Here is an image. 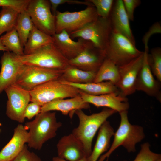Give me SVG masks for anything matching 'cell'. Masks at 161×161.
<instances>
[{
  "label": "cell",
  "mask_w": 161,
  "mask_h": 161,
  "mask_svg": "<svg viewBox=\"0 0 161 161\" xmlns=\"http://www.w3.org/2000/svg\"><path fill=\"white\" fill-rule=\"evenodd\" d=\"M62 126V123L57 121L55 112H41L34 120L27 122L24 126L29 130L28 147L40 150L46 142L56 136Z\"/></svg>",
  "instance_id": "6da1fadb"
},
{
  "label": "cell",
  "mask_w": 161,
  "mask_h": 161,
  "mask_svg": "<svg viewBox=\"0 0 161 161\" xmlns=\"http://www.w3.org/2000/svg\"><path fill=\"white\" fill-rule=\"evenodd\" d=\"M116 112L114 110L107 108L90 115L86 114L81 109L75 112L79 119V124L72 133L82 144L86 158L92 152V142L97 131L108 118Z\"/></svg>",
  "instance_id": "7a4b0ae2"
},
{
  "label": "cell",
  "mask_w": 161,
  "mask_h": 161,
  "mask_svg": "<svg viewBox=\"0 0 161 161\" xmlns=\"http://www.w3.org/2000/svg\"><path fill=\"white\" fill-rule=\"evenodd\" d=\"M120 122L119 127L114 133V139L109 150L102 155L97 161H104L108 159L113 152L119 146H123L129 153L136 151V144L141 142L145 137L143 127L131 124L128 117V111L119 113Z\"/></svg>",
  "instance_id": "3957f363"
},
{
  "label": "cell",
  "mask_w": 161,
  "mask_h": 161,
  "mask_svg": "<svg viewBox=\"0 0 161 161\" xmlns=\"http://www.w3.org/2000/svg\"><path fill=\"white\" fill-rule=\"evenodd\" d=\"M17 57L24 65L58 70H64L69 66V60L61 53L53 43L31 54L17 55Z\"/></svg>",
  "instance_id": "277c9868"
},
{
  "label": "cell",
  "mask_w": 161,
  "mask_h": 161,
  "mask_svg": "<svg viewBox=\"0 0 161 161\" xmlns=\"http://www.w3.org/2000/svg\"><path fill=\"white\" fill-rule=\"evenodd\" d=\"M127 38L112 30L104 51L106 58L118 67L124 65L143 53Z\"/></svg>",
  "instance_id": "5b68a950"
},
{
  "label": "cell",
  "mask_w": 161,
  "mask_h": 161,
  "mask_svg": "<svg viewBox=\"0 0 161 161\" xmlns=\"http://www.w3.org/2000/svg\"><path fill=\"white\" fill-rule=\"evenodd\" d=\"M58 79L46 82L29 91L30 102L41 106L55 100L71 98L79 94V89L62 83Z\"/></svg>",
  "instance_id": "8992f818"
},
{
  "label": "cell",
  "mask_w": 161,
  "mask_h": 161,
  "mask_svg": "<svg viewBox=\"0 0 161 161\" xmlns=\"http://www.w3.org/2000/svg\"><path fill=\"white\" fill-rule=\"evenodd\" d=\"M112 30L109 18L98 16L95 21L69 34L72 39L81 38L90 42L95 47L104 51Z\"/></svg>",
  "instance_id": "52a82bcc"
},
{
  "label": "cell",
  "mask_w": 161,
  "mask_h": 161,
  "mask_svg": "<svg viewBox=\"0 0 161 161\" xmlns=\"http://www.w3.org/2000/svg\"><path fill=\"white\" fill-rule=\"evenodd\" d=\"M98 17L93 4L77 12H61L57 10L55 15V33L64 30L69 34L75 32L95 21Z\"/></svg>",
  "instance_id": "ba28073f"
},
{
  "label": "cell",
  "mask_w": 161,
  "mask_h": 161,
  "mask_svg": "<svg viewBox=\"0 0 161 161\" xmlns=\"http://www.w3.org/2000/svg\"><path fill=\"white\" fill-rule=\"evenodd\" d=\"M64 71L24 65L18 76L15 84L29 91L46 82L58 79Z\"/></svg>",
  "instance_id": "9c48e42d"
},
{
  "label": "cell",
  "mask_w": 161,
  "mask_h": 161,
  "mask_svg": "<svg viewBox=\"0 0 161 161\" xmlns=\"http://www.w3.org/2000/svg\"><path fill=\"white\" fill-rule=\"evenodd\" d=\"M26 10L38 29L51 36L55 34V17L49 0H30Z\"/></svg>",
  "instance_id": "30bf717a"
},
{
  "label": "cell",
  "mask_w": 161,
  "mask_h": 161,
  "mask_svg": "<svg viewBox=\"0 0 161 161\" xmlns=\"http://www.w3.org/2000/svg\"><path fill=\"white\" fill-rule=\"evenodd\" d=\"M4 91L7 95L6 114L10 119L20 123L24 121V114L25 109L30 102L29 92L15 84Z\"/></svg>",
  "instance_id": "8fae6325"
},
{
  "label": "cell",
  "mask_w": 161,
  "mask_h": 161,
  "mask_svg": "<svg viewBox=\"0 0 161 161\" xmlns=\"http://www.w3.org/2000/svg\"><path fill=\"white\" fill-rule=\"evenodd\" d=\"M148 49H145L142 64L137 79L136 91L143 92L161 102V82L155 78L151 70L148 60Z\"/></svg>",
  "instance_id": "7c38bea8"
},
{
  "label": "cell",
  "mask_w": 161,
  "mask_h": 161,
  "mask_svg": "<svg viewBox=\"0 0 161 161\" xmlns=\"http://www.w3.org/2000/svg\"><path fill=\"white\" fill-rule=\"evenodd\" d=\"M143 58V52L129 63L118 67L120 78L116 86L123 96L126 97L136 91L137 79L142 64Z\"/></svg>",
  "instance_id": "4fadbf2b"
},
{
  "label": "cell",
  "mask_w": 161,
  "mask_h": 161,
  "mask_svg": "<svg viewBox=\"0 0 161 161\" xmlns=\"http://www.w3.org/2000/svg\"><path fill=\"white\" fill-rule=\"evenodd\" d=\"M0 94L8 87L15 84L18 76L24 66L17 55L4 52L0 60Z\"/></svg>",
  "instance_id": "5bb4252c"
},
{
  "label": "cell",
  "mask_w": 161,
  "mask_h": 161,
  "mask_svg": "<svg viewBox=\"0 0 161 161\" xmlns=\"http://www.w3.org/2000/svg\"><path fill=\"white\" fill-rule=\"evenodd\" d=\"M106 58L104 51L92 44L77 56L69 60L68 63L83 70L97 72Z\"/></svg>",
  "instance_id": "9a60e30c"
},
{
  "label": "cell",
  "mask_w": 161,
  "mask_h": 161,
  "mask_svg": "<svg viewBox=\"0 0 161 161\" xmlns=\"http://www.w3.org/2000/svg\"><path fill=\"white\" fill-rule=\"evenodd\" d=\"M79 94L86 102L98 108L104 107L119 113L127 111L129 105L128 99L120 93H111L99 95H89L79 90Z\"/></svg>",
  "instance_id": "2e32d148"
},
{
  "label": "cell",
  "mask_w": 161,
  "mask_h": 161,
  "mask_svg": "<svg viewBox=\"0 0 161 161\" xmlns=\"http://www.w3.org/2000/svg\"><path fill=\"white\" fill-rule=\"evenodd\" d=\"M53 43L61 53L68 60L72 59L92 44L90 42L78 38L75 41L69 34L64 30L52 36Z\"/></svg>",
  "instance_id": "e0dca14e"
},
{
  "label": "cell",
  "mask_w": 161,
  "mask_h": 161,
  "mask_svg": "<svg viewBox=\"0 0 161 161\" xmlns=\"http://www.w3.org/2000/svg\"><path fill=\"white\" fill-rule=\"evenodd\" d=\"M56 146L58 157L65 160L76 161L86 158L82 144L72 133L62 137Z\"/></svg>",
  "instance_id": "ac0fdd59"
},
{
  "label": "cell",
  "mask_w": 161,
  "mask_h": 161,
  "mask_svg": "<svg viewBox=\"0 0 161 161\" xmlns=\"http://www.w3.org/2000/svg\"><path fill=\"white\" fill-rule=\"evenodd\" d=\"M29 134L24 126L19 124L15 128L13 135L0 151V161H11L23 149L28 142Z\"/></svg>",
  "instance_id": "d6986e66"
},
{
  "label": "cell",
  "mask_w": 161,
  "mask_h": 161,
  "mask_svg": "<svg viewBox=\"0 0 161 161\" xmlns=\"http://www.w3.org/2000/svg\"><path fill=\"white\" fill-rule=\"evenodd\" d=\"M89 108V104L85 102L79 94L70 98L59 99L51 101L41 106V112L58 111L64 115H69L72 118L76 110Z\"/></svg>",
  "instance_id": "ffe728a7"
},
{
  "label": "cell",
  "mask_w": 161,
  "mask_h": 161,
  "mask_svg": "<svg viewBox=\"0 0 161 161\" xmlns=\"http://www.w3.org/2000/svg\"><path fill=\"white\" fill-rule=\"evenodd\" d=\"M109 18L112 30L124 35L135 45V40L130 25V20L122 0L114 1Z\"/></svg>",
  "instance_id": "44dd1931"
},
{
  "label": "cell",
  "mask_w": 161,
  "mask_h": 161,
  "mask_svg": "<svg viewBox=\"0 0 161 161\" xmlns=\"http://www.w3.org/2000/svg\"><path fill=\"white\" fill-rule=\"evenodd\" d=\"M114 133L109 121L106 120L103 123L99 129L95 143L91 154L87 158V161H97L102 154L109 150L111 138Z\"/></svg>",
  "instance_id": "7402d4cb"
},
{
  "label": "cell",
  "mask_w": 161,
  "mask_h": 161,
  "mask_svg": "<svg viewBox=\"0 0 161 161\" xmlns=\"http://www.w3.org/2000/svg\"><path fill=\"white\" fill-rule=\"evenodd\" d=\"M59 80L63 83L73 86L91 95H99L111 93H120L119 90L117 87L109 81L78 84Z\"/></svg>",
  "instance_id": "603a6c76"
},
{
  "label": "cell",
  "mask_w": 161,
  "mask_h": 161,
  "mask_svg": "<svg viewBox=\"0 0 161 161\" xmlns=\"http://www.w3.org/2000/svg\"><path fill=\"white\" fill-rule=\"evenodd\" d=\"M53 42L52 36L43 32L34 25L24 46V55L31 54Z\"/></svg>",
  "instance_id": "cb8c5ba5"
},
{
  "label": "cell",
  "mask_w": 161,
  "mask_h": 161,
  "mask_svg": "<svg viewBox=\"0 0 161 161\" xmlns=\"http://www.w3.org/2000/svg\"><path fill=\"white\" fill-rule=\"evenodd\" d=\"M120 78L118 67L111 60L106 58L96 72L93 82L109 81L116 86Z\"/></svg>",
  "instance_id": "d4e9b609"
},
{
  "label": "cell",
  "mask_w": 161,
  "mask_h": 161,
  "mask_svg": "<svg viewBox=\"0 0 161 161\" xmlns=\"http://www.w3.org/2000/svg\"><path fill=\"white\" fill-rule=\"evenodd\" d=\"M96 73L83 70L69 65L58 79L74 83H91L93 82Z\"/></svg>",
  "instance_id": "484cf974"
},
{
  "label": "cell",
  "mask_w": 161,
  "mask_h": 161,
  "mask_svg": "<svg viewBox=\"0 0 161 161\" xmlns=\"http://www.w3.org/2000/svg\"><path fill=\"white\" fill-rule=\"evenodd\" d=\"M33 26L31 18L26 10L19 13L15 28L23 47L27 42Z\"/></svg>",
  "instance_id": "4316f807"
},
{
  "label": "cell",
  "mask_w": 161,
  "mask_h": 161,
  "mask_svg": "<svg viewBox=\"0 0 161 161\" xmlns=\"http://www.w3.org/2000/svg\"><path fill=\"white\" fill-rule=\"evenodd\" d=\"M0 39L9 51L12 52L17 55H24V47L15 28L7 32L0 37Z\"/></svg>",
  "instance_id": "83f0119b"
},
{
  "label": "cell",
  "mask_w": 161,
  "mask_h": 161,
  "mask_svg": "<svg viewBox=\"0 0 161 161\" xmlns=\"http://www.w3.org/2000/svg\"><path fill=\"white\" fill-rule=\"evenodd\" d=\"M20 13L9 7H3L0 12V36L15 28Z\"/></svg>",
  "instance_id": "f1b7e54d"
},
{
  "label": "cell",
  "mask_w": 161,
  "mask_h": 161,
  "mask_svg": "<svg viewBox=\"0 0 161 161\" xmlns=\"http://www.w3.org/2000/svg\"><path fill=\"white\" fill-rule=\"evenodd\" d=\"M148 60L151 70L156 79L161 82V48L152 49L148 55Z\"/></svg>",
  "instance_id": "f546056e"
},
{
  "label": "cell",
  "mask_w": 161,
  "mask_h": 161,
  "mask_svg": "<svg viewBox=\"0 0 161 161\" xmlns=\"http://www.w3.org/2000/svg\"><path fill=\"white\" fill-rule=\"evenodd\" d=\"M95 6L98 16L109 17L113 5V0H88Z\"/></svg>",
  "instance_id": "4dcf8cb0"
},
{
  "label": "cell",
  "mask_w": 161,
  "mask_h": 161,
  "mask_svg": "<svg viewBox=\"0 0 161 161\" xmlns=\"http://www.w3.org/2000/svg\"><path fill=\"white\" fill-rule=\"evenodd\" d=\"M150 146L148 142L142 144L140 152L133 161H153L161 157L160 154L154 153L151 151Z\"/></svg>",
  "instance_id": "1f68e13d"
},
{
  "label": "cell",
  "mask_w": 161,
  "mask_h": 161,
  "mask_svg": "<svg viewBox=\"0 0 161 161\" xmlns=\"http://www.w3.org/2000/svg\"><path fill=\"white\" fill-rule=\"evenodd\" d=\"M30 0H0V7H11L19 13L26 10Z\"/></svg>",
  "instance_id": "d6a6232c"
},
{
  "label": "cell",
  "mask_w": 161,
  "mask_h": 161,
  "mask_svg": "<svg viewBox=\"0 0 161 161\" xmlns=\"http://www.w3.org/2000/svg\"><path fill=\"white\" fill-rule=\"evenodd\" d=\"M11 161H42L36 154L30 151L28 146L25 144L19 154Z\"/></svg>",
  "instance_id": "836d02e7"
},
{
  "label": "cell",
  "mask_w": 161,
  "mask_h": 161,
  "mask_svg": "<svg viewBox=\"0 0 161 161\" xmlns=\"http://www.w3.org/2000/svg\"><path fill=\"white\" fill-rule=\"evenodd\" d=\"M51 8L52 14L55 16L57 7L59 5L67 3L70 4L84 5L87 6L92 4L88 0L80 1L75 0H49Z\"/></svg>",
  "instance_id": "e575fe53"
},
{
  "label": "cell",
  "mask_w": 161,
  "mask_h": 161,
  "mask_svg": "<svg viewBox=\"0 0 161 161\" xmlns=\"http://www.w3.org/2000/svg\"><path fill=\"white\" fill-rule=\"evenodd\" d=\"M123 6L129 20H134V13L135 8L141 4L140 0H122Z\"/></svg>",
  "instance_id": "d590c367"
},
{
  "label": "cell",
  "mask_w": 161,
  "mask_h": 161,
  "mask_svg": "<svg viewBox=\"0 0 161 161\" xmlns=\"http://www.w3.org/2000/svg\"><path fill=\"white\" fill-rule=\"evenodd\" d=\"M41 106L38 104L31 102L27 106L24 111V116L25 118L31 120L41 112Z\"/></svg>",
  "instance_id": "8d00e7d4"
},
{
  "label": "cell",
  "mask_w": 161,
  "mask_h": 161,
  "mask_svg": "<svg viewBox=\"0 0 161 161\" xmlns=\"http://www.w3.org/2000/svg\"><path fill=\"white\" fill-rule=\"evenodd\" d=\"M161 32V27L160 23L157 22L154 24L143 37V40L145 46V49H148V43L151 36L154 34L160 33Z\"/></svg>",
  "instance_id": "74e56055"
},
{
  "label": "cell",
  "mask_w": 161,
  "mask_h": 161,
  "mask_svg": "<svg viewBox=\"0 0 161 161\" xmlns=\"http://www.w3.org/2000/svg\"><path fill=\"white\" fill-rule=\"evenodd\" d=\"M52 161H68L61 158L57 156L53 157L52 160ZM76 161H87V158L86 157L80 160Z\"/></svg>",
  "instance_id": "f35d334b"
},
{
  "label": "cell",
  "mask_w": 161,
  "mask_h": 161,
  "mask_svg": "<svg viewBox=\"0 0 161 161\" xmlns=\"http://www.w3.org/2000/svg\"><path fill=\"white\" fill-rule=\"evenodd\" d=\"M0 51H2L4 52L9 51L2 44L0 39Z\"/></svg>",
  "instance_id": "ab89813d"
},
{
  "label": "cell",
  "mask_w": 161,
  "mask_h": 161,
  "mask_svg": "<svg viewBox=\"0 0 161 161\" xmlns=\"http://www.w3.org/2000/svg\"><path fill=\"white\" fill-rule=\"evenodd\" d=\"M153 161H161V157L158 158Z\"/></svg>",
  "instance_id": "60d3db41"
},
{
  "label": "cell",
  "mask_w": 161,
  "mask_h": 161,
  "mask_svg": "<svg viewBox=\"0 0 161 161\" xmlns=\"http://www.w3.org/2000/svg\"><path fill=\"white\" fill-rule=\"evenodd\" d=\"M1 125H2V124H1V123H0V127L1 126ZM0 131H1V130H0Z\"/></svg>",
  "instance_id": "b9f144b4"
}]
</instances>
